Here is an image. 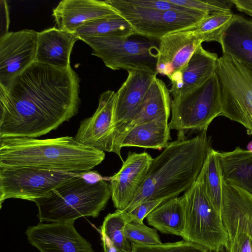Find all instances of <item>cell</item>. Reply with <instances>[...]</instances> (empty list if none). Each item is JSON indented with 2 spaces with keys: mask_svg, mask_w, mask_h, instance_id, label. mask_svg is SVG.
I'll use <instances>...</instances> for the list:
<instances>
[{
  "mask_svg": "<svg viewBox=\"0 0 252 252\" xmlns=\"http://www.w3.org/2000/svg\"><path fill=\"white\" fill-rule=\"evenodd\" d=\"M80 81L71 66L33 63L0 87V138H36L68 121L78 112Z\"/></svg>",
  "mask_w": 252,
  "mask_h": 252,
  "instance_id": "obj_1",
  "label": "cell"
},
{
  "mask_svg": "<svg viewBox=\"0 0 252 252\" xmlns=\"http://www.w3.org/2000/svg\"><path fill=\"white\" fill-rule=\"evenodd\" d=\"M212 148L207 130L190 139L178 135L153 158L144 182L123 211L129 213L145 201L168 200L185 192L197 180Z\"/></svg>",
  "mask_w": 252,
  "mask_h": 252,
  "instance_id": "obj_2",
  "label": "cell"
},
{
  "mask_svg": "<svg viewBox=\"0 0 252 252\" xmlns=\"http://www.w3.org/2000/svg\"><path fill=\"white\" fill-rule=\"evenodd\" d=\"M105 155L104 152L83 145L68 136L45 139L0 138V168L86 172L99 164Z\"/></svg>",
  "mask_w": 252,
  "mask_h": 252,
  "instance_id": "obj_3",
  "label": "cell"
},
{
  "mask_svg": "<svg viewBox=\"0 0 252 252\" xmlns=\"http://www.w3.org/2000/svg\"><path fill=\"white\" fill-rule=\"evenodd\" d=\"M85 175L67 181L33 201L40 222H74L83 217L98 216L111 197L110 184L103 179L91 182Z\"/></svg>",
  "mask_w": 252,
  "mask_h": 252,
  "instance_id": "obj_4",
  "label": "cell"
},
{
  "mask_svg": "<svg viewBox=\"0 0 252 252\" xmlns=\"http://www.w3.org/2000/svg\"><path fill=\"white\" fill-rule=\"evenodd\" d=\"M183 195L185 226L183 239L209 250L228 245V233L220 213L215 208L208 197L202 170L196 181Z\"/></svg>",
  "mask_w": 252,
  "mask_h": 252,
  "instance_id": "obj_5",
  "label": "cell"
},
{
  "mask_svg": "<svg viewBox=\"0 0 252 252\" xmlns=\"http://www.w3.org/2000/svg\"><path fill=\"white\" fill-rule=\"evenodd\" d=\"M170 129L179 133L207 128L221 111V93L217 73L203 83L183 94L173 97Z\"/></svg>",
  "mask_w": 252,
  "mask_h": 252,
  "instance_id": "obj_6",
  "label": "cell"
},
{
  "mask_svg": "<svg viewBox=\"0 0 252 252\" xmlns=\"http://www.w3.org/2000/svg\"><path fill=\"white\" fill-rule=\"evenodd\" d=\"M221 111L220 116L239 123L252 135V70L229 56L219 58Z\"/></svg>",
  "mask_w": 252,
  "mask_h": 252,
  "instance_id": "obj_7",
  "label": "cell"
},
{
  "mask_svg": "<svg viewBox=\"0 0 252 252\" xmlns=\"http://www.w3.org/2000/svg\"><path fill=\"white\" fill-rule=\"evenodd\" d=\"M113 70H142L158 74V43L154 41L115 36H88L81 38Z\"/></svg>",
  "mask_w": 252,
  "mask_h": 252,
  "instance_id": "obj_8",
  "label": "cell"
},
{
  "mask_svg": "<svg viewBox=\"0 0 252 252\" xmlns=\"http://www.w3.org/2000/svg\"><path fill=\"white\" fill-rule=\"evenodd\" d=\"M132 27L135 34L159 40L170 33L195 29L209 14L194 10H159L138 7L126 0H105Z\"/></svg>",
  "mask_w": 252,
  "mask_h": 252,
  "instance_id": "obj_9",
  "label": "cell"
},
{
  "mask_svg": "<svg viewBox=\"0 0 252 252\" xmlns=\"http://www.w3.org/2000/svg\"><path fill=\"white\" fill-rule=\"evenodd\" d=\"M89 172L72 173L31 167L0 168V205L7 199L33 201Z\"/></svg>",
  "mask_w": 252,
  "mask_h": 252,
  "instance_id": "obj_10",
  "label": "cell"
},
{
  "mask_svg": "<svg viewBox=\"0 0 252 252\" xmlns=\"http://www.w3.org/2000/svg\"><path fill=\"white\" fill-rule=\"evenodd\" d=\"M127 72V78L116 93L113 120L112 152L122 160V142L139 113L153 80L157 76V74L142 70Z\"/></svg>",
  "mask_w": 252,
  "mask_h": 252,
  "instance_id": "obj_11",
  "label": "cell"
},
{
  "mask_svg": "<svg viewBox=\"0 0 252 252\" xmlns=\"http://www.w3.org/2000/svg\"><path fill=\"white\" fill-rule=\"evenodd\" d=\"M38 32L23 30L0 37V87L7 88L18 75L35 62Z\"/></svg>",
  "mask_w": 252,
  "mask_h": 252,
  "instance_id": "obj_12",
  "label": "cell"
},
{
  "mask_svg": "<svg viewBox=\"0 0 252 252\" xmlns=\"http://www.w3.org/2000/svg\"><path fill=\"white\" fill-rule=\"evenodd\" d=\"M74 222H40L26 231L29 242L40 252H94Z\"/></svg>",
  "mask_w": 252,
  "mask_h": 252,
  "instance_id": "obj_13",
  "label": "cell"
},
{
  "mask_svg": "<svg viewBox=\"0 0 252 252\" xmlns=\"http://www.w3.org/2000/svg\"><path fill=\"white\" fill-rule=\"evenodd\" d=\"M116 99V93L113 91L107 90L100 94L94 113L80 123L74 136L78 142L103 152H112Z\"/></svg>",
  "mask_w": 252,
  "mask_h": 252,
  "instance_id": "obj_14",
  "label": "cell"
},
{
  "mask_svg": "<svg viewBox=\"0 0 252 252\" xmlns=\"http://www.w3.org/2000/svg\"><path fill=\"white\" fill-rule=\"evenodd\" d=\"M153 158L147 153L129 152L119 171L110 178L114 207L125 210L131 202L144 182Z\"/></svg>",
  "mask_w": 252,
  "mask_h": 252,
  "instance_id": "obj_15",
  "label": "cell"
},
{
  "mask_svg": "<svg viewBox=\"0 0 252 252\" xmlns=\"http://www.w3.org/2000/svg\"><path fill=\"white\" fill-rule=\"evenodd\" d=\"M203 41L195 29L180 31L159 40L157 70L169 79L189 62Z\"/></svg>",
  "mask_w": 252,
  "mask_h": 252,
  "instance_id": "obj_16",
  "label": "cell"
},
{
  "mask_svg": "<svg viewBox=\"0 0 252 252\" xmlns=\"http://www.w3.org/2000/svg\"><path fill=\"white\" fill-rule=\"evenodd\" d=\"M119 14L105 0H63L53 10L58 28L73 33L86 23Z\"/></svg>",
  "mask_w": 252,
  "mask_h": 252,
  "instance_id": "obj_17",
  "label": "cell"
},
{
  "mask_svg": "<svg viewBox=\"0 0 252 252\" xmlns=\"http://www.w3.org/2000/svg\"><path fill=\"white\" fill-rule=\"evenodd\" d=\"M219 57L200 45L188 63L170 78V92L173 97L188 93L199 86L216 72Z\"/></svg>",
  "mask_w": 252,
  "mask_h": 252,
  "instance_id": "obj_18",
  "label": "cell"
},
{
  "mask_svg": "<svg viewBox=\"0 0 252 252\" xmlns=\"http://www.w3.org/2000/svg\"><path fill=\"white\" fill-rule=\"evenodd\" d=\"M77 40L73 33L55 27L38 32L35 62L61 68L70 67V54Z\"/></svg>",
  "mask_w": 252,
  "mask_h": 252,
  "instance_id": "obj_19",
  "label": "cell"
},
{
  "mask_svg": "<svg viewBox=\"0 0 252 252\" xmlns=\"http://www.w3.org/2000/svg\"><path fill=\"white\" fill-rule=\"evenodd\" d=\"M220 211L223 223L234 225L252 240V194L223 181Z\"/></svg>",
  "mask_w": 252,
  "mask_h": 252,
  "instance_id": "obj_20",
  "label": "cell"
},
{
  "mask_svg": "<svg viewBox=\"0 0 252 252\" xmlns=\"http://www.w3.org/2000/svg\"><path fill=\"white\" fill-rule=\"evenodd\" d=\"M217 153L223 181L252 194V151L237 147L232 151Z\"/></svg>",
  "mask_w": 252,
  "mask_h": 252,
  "instance_id": "obj_21",
  "label": "cell"
},
{
  "mask_svg": "<svg viewBox=\"0 0 252 252\" xmlns=\"http://www.w3.org/2000/svg\"><path fill=\"white\" fill-rule=\"evenodd\" d=\"M220 44L223 55L241 62L252 70V33L249 20L235 15Z\"/></svg>",
  "mask_w": 252,
  "mask_h": 252,
  "instance_id": "obj_22",
  "label": "cell"
},
{
  "mask_svg": "<svg viewBox=\"0 0 252 252\" xmlns=\"http://www.w3.org/2000/svg\"><path fill=\"white\" fill-rule=\"evenodd\" d=\"M171 103L170 90L165 83L156 76L147 92L139 113L130 126L128 132L135 126L154 120L168 122Z\"/></svg>",
  "mask_w": 252,
  "mask_h": 252,
  "instance_id": "obj_23",
  "label": "cell"
},
{
  "mask_svg": "<svg viewBox=\"0 0 252 252\" xmlns=\"http://www.w3.org/2000/svg\"><path fill=\"white\" fill-rule=\"evenodd\" d=\"M148 223L162 233L183 236L185 226L184 195L169 199L146 217Z\"/></svg>",
  "mask_w": 252,
  "mask_h": 252,
  "instance_id": "obj_24",
  "label": "cell"
},
{
  "mask_svg": "<svg viewBox=\"0 0 252 252\" xmlns=\"http://www.w3.org/2000/svg\"><path fill=\"white\" fill-rule=\"evenodd\" d=\"M170 130L168 122L162 120H154L135 126L126 135L122 147L164 149L171 139Z\"/></svg>",
  "mask_w": 252,
  "mask_h": 252,
  "instance_id": "obj_25",
  "label": "cell"
},
{
  "mask_svg": "<svg viewBox=\"0 0 252 252\" xmlns=\"http://www.w3.org/2000/svg\"><path fill=\"white\" fill-rule=\"evenodd\" d=\"M73 34L80 40L88 36L129 37L135 33L130 23L120 14H117L88 22L77 29Z\"/></svg>",
  "mask_w": 252,
  "mask_h": 252,
  "instance_id": "obj_26",
  "label": "cell"
},
{
  "mask_svg": "<svg viewBox=\"0 0 252 252\" xmlns=\"http://www.w3.org/2000/svg\"><path fill=\"white\" fill-rule=\"evenodd\" d=\"M205 187L215 208L220 213L223 178L217 151L212 148L202 169Z\"/></svg>",
  "mask_w": 252,
  "mask_h": 252,
  "instance_id": "obj_27",
  "label": "cell"
},
{
  "mask_svg": "<svg viewBox=\"0 0 252 252\" xmlns=\"http://www.w3.org/2000/svg\"><path fill=\"white\" fill-rule=\"evenodd\" d=\"M128 222L130 221L126 212L117 209L105 217L100 227L101 237L109 240L119 252H132L131 244L123 232Z\"/></svg>",
  "mask_w": 252,
  "mask_h": 252,
  "instance_id": "obj_28",
  "label": "cell"
},
{
  "mask_svg": "<svg viewBox=\"0 0 252 252\" xmlns=\"http://www.w3.org/2000/svg\"><path fill=\"white\" fill-rule=\"evenodd\" d=\"M235 16L232 12L209 15L195 29L203 42L220 43L222 34Z\"/></svg>",
  "mask_w": 252,
  "mask_h": 252,
  "instance_id": "obj_29",
  "label": "cell"
},
{
  "mask_svg": "<svg viewBox=\"0 0 252 252\" xmlns=\"http://www.w3.org/2000/svg\"><path fill=\"white\" fill-rule=\"evenodd\" d=\"M157 230L148 227L144 223L134 221L126 223L123 229V232L128 240L142 246L162 243Z\"/></svg>",
  "mask_w": 252,
  "mask_h": 252,
  "instance_id": "obj_30",
  "label": "cell"
},
{
  "mask_svg": "<svg viewBox=\"0 0 252 252\" xmlns=\"http://www.w3.org/2000/svg\"><path fill=\"white\" fill-rule=\"evenodd\" d=\"M132 252H208L207 248L185 240L161 243L158 245L142 246L131 243Z\"/></svg>",
  "mask_w": 252,
  "mask_h": 252,
  "instance_id": "obj_31",
  "label": "cell"
},
{
  "mask_svg": "<svg viewBox=\"0 0 252 252\" xmlns=\"http://www.w3.org/2000/svg\"><path fill=\"white\" fill-rule=\"evenodd\" d=\"M171 2L209 15L231 12L233 0H169Z\"/></svg>",
  "mask_w": 252,
  "mask_h": 252,
  "instance_id": "obj_32",
  "label": "cell"
},
{
  "mask_svg": "<svg viewBox=\"0 0 252 252\" xmlns=\"http://www.w3.org/2000/svg\"><path fill=\"white\" fill-rule=\"evenodd\" d=\"M229 237L230 252H252V240L239 227L224 223Z\"/></svg>",
  "mask_w": 252,
  "mask_h": 252,
  "instance_id": "obj_33",
  "label": "cell"
},
{
  "mask_svg": "<svg viewBox=\"0 0 252 252\" xmlns=\"http://www.w3.org/2000/svg\"><path fill=\"white\" fill-rule=\"evenodd\" d=\"M167 200L157 199L143 202L129 213H126L130 222L143 223L144 219L155 209Z\"/></svg>",
  "mask_w": 252,
  "mask_h": 252,
  "instance_id": "obj_34",
  "label": "cell"
},
{
  "mask_svg": "<svg viewBox=\"0 0 252 252\" xmlns=\"http://www.w3.org/2000/svg\"><path fill=\"white\" fill-rule=\"evenodd\" d=\"M126 1L132 5L147 9L164 11L171 10L188 11L192 10L172 3L169 0H126Z\"/></svg>",
  "mask_w": 252,
  "mask_h": 252,
  "instance_id": "obj_35",
  "label": "cell"
},
{
  "mask_svg": "<svg viewBox=\"0 0 252 252\" xmlns=\"http://www.w3.org/2000/svg\"><path fill=\"white\" fill-rule=\"evenodd\" d=\"M0 37L9 32L8 27L9 24L8 8L6 1L3 0H0Z\"/></svg>",
  "mask_w": 252,
  "mask_h": 252,
  "instance_id": "obj_36",
  "label": "cell"
},
{
  "mask_svg": "<svg viewBox=\"0 0 252 252\" xmlns=\"http://www.w3.org/2000/svg\"><path fill=\"white\" fill-rule=\"evenodd\" d=\"M237 9L252 17V0H233Z\"/></svg>",
  "mask_w": 252,
  "mask_h": 252,
  "instance_id": "obj_37",
  "label": "cell"
},
{
  "mask_svg": "<svg viewBox=\"0 0 252 252\" xmlns=\"http://www.w3.org/2000/svg\"><path fill=\"white\" fill-rule=\"evenodd\" d=\"M208 252H230L229 245L221 246L217 250H209Z\"/></svg>",
  "mask_w": 252,
  "mask_h": 252,
  "instance_id": "obj_38",
  "label": "cell"
},
{
  "mask_svg": "<svg viewBox=\"0 0 252 252\" xmlns=\"http://www.w3.org/2000/svg\"><path fill=\"white\" fill-rule=\"evenodd\" d=\"M247 150L252 151V141L248 143L247 145Z\"/></svg>",
  "mask_w": 252,
  "mask_h": 252,
  "instance_id": "obj_39",
  "label": "cell"
},
{
  "mask_svg": "<svg viewBox=\"0 0 252 252\" xmlns=\"http://www.w3.org/2000/svg\"><path fill=\"white\" fill-rule=\"evenodd\" d=\"M249 24L250 26V28L251 31V32L252 33V20H249Z\"/></svg>",
  "mask_w": 252,
  "mask_h": 252,
  "instance_id": "obj_40",
  "label": "cell"
}]
</instances>
